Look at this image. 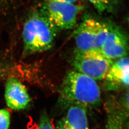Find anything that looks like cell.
<instances>
[{
    "instance_id": "6da1fadb",
    "label": "cell",
    "mask_w": 129,
    "mask_h": 129,
    "mask_svg": "<svg viewBox=\"0 0 129 129\" xmlns=\"http://www.w3.org/2000/svg\"><path fill=\"white\" fill-rule=\"evenodd\" d=\"M58 31L39 10L32 11L28 14L23 27V56L50 50Z\"/></svg>"
},
{
    "instance_id": "7a4b0ae2",
    "label": "cell",
    "mask_w": 129,
    "mask_h": 129,
    "mask_svg": "<svg viewBox=\"0 0 129 129\" xmlns=\"http://www.w3.org/2000/svg\"><path fill=\"white\" fill-rule=\"evenodd\" d=\"M60 94L65 102L86 108L97 106L101 101V89L96 81L76 70L65 76Z\"/></svg>"
},
{
    "instance_id": "3957f363",
    "label": "cell",
    "mask_w": 129,
    "mask_h": 129,
    "mask_svg": "<svg viewBox=\"0 0 129 129\" xmlns=\"http://www.w3.org/2000/svg\"><path fill=\"white\" fill-rule=\"evenodd\" d=\"M108 24L86 15L74 33L76 50H100L108 33Z\"/></svg>"
},
{
    "instance_id": "277c9868",
    "label": "cell",
    "mask_w": 129,
    "mask_h": 129,
    "mask_svg": "<svg viewBox=\"0 0 129 129\" xmlns=\"http://www.w3.org/2000/svg\"><path fill=\"white\" fill-rule=\"evenodd\" d=\"M113 62L103 55L100 50H76L72 64L75 70L97 81L104 79Z\"/></svg>"
},
{
    "instance_id": "5b68a950",
    "label": "cell",
    "mask_w": 129,
    "mask_h": 129,
    "mask_svg": "<svg viewBox=\"0 0 129 129\" xmlns=\"http://www.w3.org/2000/svg\"><path fill=\"white\" fill-rule=\"evenodd\" d=\"M83 9V5L57 2H42L38 9L58 30L73 28Z\"/></svg>"
},
{
    "instance_id": "8992f818",
    "label": "cell",
    "mask_w": 129,
    "mask_h": 129,
    "mask_svg": "<svg viewBox=\"0 0 129 129\" xmlns=\"http://www.w3.org/2000/svg\"><path fill=\"white\" fill-rule=\"evenodd\" d=\"M108 24V35L100 50L106 57L113 61L127 57L129 54L128 36L115 24Z\"/></svg>"
},
{
    "instance_id": "52a82bcc",
    "label": "cell",
    "mask_w": 129,
    "mask_h": 129,
    "mask_svg": "<svg viewBox=\"0 0 129 129\" xmlns=\"http://www.w3.org/2000/svg\"><path fill=\"white\" fill-rule=\"evenodd\" d=\"M5 95L7 106L15 111L25 109L31 102L25 86L14 76L6 79Z\"/></svg>"
},
{
    "instance_id": "ba28073f",
    "label": "cell",
    "mask_w": 129,
    "mask_h": 129,
    "mask_svg": "<svg viewBox=\"0 0 129 129\" xmlns=\"http://www.w3.org/2000/svg\"><path fill=\"white\" fill-rule=\"evenodd\" d=\"M104 80L109 90L129 88V57H124L114 61Z\"/></svg>"
},
{
    "instance_id": "9c48e42d",
    "label": "cell",
    "mask_w": 129,
    "mask_h": 129,
    "mask_svg": "<svg viewBox=\"0 0 129 129\" xmlns=\"http://www.w3.org/2000/svg\"><path fill=\"white\" fill-rule=\"evenodd\" d=\"M87 108L71 105L56 125V129H89Z\"/></svg>"
},
{
    "instance_id": "30bf717a",
    "label": "cell",
    "mask_w": 129,
    "mask_h": 129,
    "mask_svg": "<svg viewBox=\"0 0 129 129\" xmlns=\"http://www.w3.org/2000/svg\"><path fill=\"white\" fill-rule=\"evenodd\" d=\"M98 12L102 14L105 12H111L114 9L118 0H88Z\"/></svg>"
},
{
    "instance_id": "8fae6325",
    "label": "cell",
    "mask_w": 129,
    "mask_h": 129,
    "mask_svg": "<svg viewBox=\"0 0 129 129\" xmlns=\"http://www.w3.org/2000/svg\"><path fill=\"white\" fill-rule=\"evenodd\" d=\"M13 69V66L0 55V81L12 76Z\"/></svg>"
},
{
    "instance_id": "7c38bea8",
    "label": "cell",
    "mask_w": 129,
    "mask_h": 129,
    "mask_svg": "<svg viewBox=\"0 0 129 129\" xmlns=\"http://www.w3.org/2000/svg\"><path fill=\"white\" fill-rule=\"evenodd\" d=\"M10 121L9 111L5 109H0V129H9Z\"/></svg>"
},
{
    "instance_id": "4fadbf2b",
    "label": "cell",
    "mask_w": 129,
    "mask_h": 129,
    "mask_svg": "<svg viewBox=\"0 0 129 129\" xmlns=\"http://www.w3.org/2000/svg\"><path fill=\"white\" fill-rule=\"evenodd\" d=\"M38 129H55L46 112L43 113L41 115L39 122Z\"/></svg>"
},
{
    "instance_id": "5bb4252c",
    "label": "cell",
    "mask_w": 129,
    "mask_h": 129,
    "mask_svg": "<svg viewBox=\"0 0 129 129\" xmlns=\"http://www.w3.org/2000/svg\"><path fill=\"white\" fill-rule=\"evenodd\" d=\"M124 106L125 110L129 111V91L125 97L124 100Z\"/></svg>"
},
{
    "instance_id": "9a60e30c",
    "label": "cell",
    "mask_w": 129,
    "mask_h": 129,
    "mask_svg": "<svg viewBox=\"0 0 129 129\" xmlns=\"http://www.w3.org/2000/svg\"><path fill=\"white\" fill-rule=\"evenodd\" d=\"M42 2H57L61 3H71L74 4L75 2L78 0H42Z\"/></svg>"
},
{
    "instance_id": "2e32d148",
    "label": "cell",
    "mask_w": 129,
    "mask_h": 129,
    "mask_svg": "<svg viewBox=\"0 0 129 129\" xmlns=\"http://www.w3.org/2000/svg\"><path fill=\"white\" fill-rule=\"evenodd\" d=\"M10 0H0V10L5 9L9 4Z\"/></svg>"
},
{
    "instance_id": "e0dca14e",
    "label": "cell",
    "mask_w": 129,
    "mask_h": 129,
    "mask_svg": "<svg viewBox=\"0 0 129 129\" xmlns=\"http://www.w3.org/2000/svg\"><path fill=\"white\" fill-rule=\"evenodd\" d=\"M124 129H129V121L127 123V124L126 125V126H125V128Z\"/></svg>"
},
{
    "instance_id": "ac0fdd59",
    "label": "cell",
    "mask_w": 129,
    "mask_h": 129,
    "mask_svg": "<svg viewBox=\"0 0 129 129\" xmlns=\"http://www.w3.org/2000/svg\"><path fill=\"white\" fill-rule=\"evenodd\" d=\"M127 21H128V23L129 26V16H128V20H127Z\"/></svg>"
}]
</instances>
